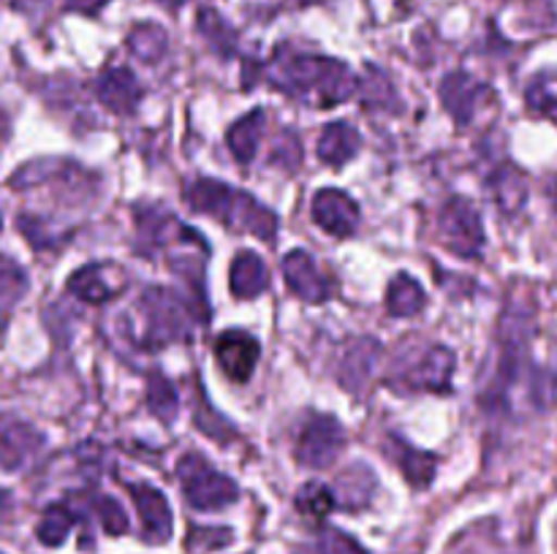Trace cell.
I'll return each mask as SVG.
<instances>
[{"instance_id": "cell-19", "label": "cell", "mask_w": 557, "mask_h": 554, "mask_svg": "<svg viewBox=\"0 0 557 554\" xmlns=\"http://www.w3.org/2000/svg\"><path fill=\"white\" fill-rule=\"evenodd\" d=\"M359 130L351 123H330L319 139V158L326 166H343L359 152Z\"/></svg>"}, {"instance_id": "cell-13", "label": "cell", "mask_w": 557, "mask_h": 554, "mask_svg": "<svg viewBox=\"0 0 557 554\" xmlns=\"http://www.w3.org/2000/svg\"><path fill=\"white\" fill-rule=\"evenodd\" d=\"M283 277H286L288 288H292L299 299H305V302L319 304L330 299V280L321 275L313 255L305 253V250H292V253L283 259Z\"/></svg>"}, {"instance_id": "cell-25", "label": "cell", "mask_w": 557, "mask_h": 554, "mask_svg": "<svg viewBox=\"0 0 557 554\" xmlns=\"http://www.w3.org/2000/svg\"><path fill=\"white\" fill-rule=\"evenodd\" d=\"M337 487H341L343 503H346L348 508H357V505L368 503V498H370V494H373L375 476H373V470H370V467L351 465L341 476Z\"/></svg>"}, {"instance_id": "cell-20", "label": "cell", "mask_w": 557, "mask_h": 554, "mask_svg": "<svg viewBox=\"0 0 557 554\" xmlns=\"http://www.w3.org/2000/svg\"><path fill=\"white\" fill-rule=\"evenodd\" d=\"M264 128H267V114L261 112V109L245 114V117H239L237 123L228 128V136H226L228 150H232V155L237 158L239 163L253 161L256 152H259L261 136H264Z\"/></svg>"}, {"instance_id": "cell-36", "label": "cell", "mask_w": 557, "mask_h": 554, "mask_svg": "<svg viewBox=\"0 0 557 554\" xmlns=\"http://www.w3.org/2000/svg\"><path fill=\"white\" fill-rule=\"evenodd\" d=\"M9 508H11L9 492H0V519H3V516L9 514Z\"/></svg>"}, {"instance_id": "cell-37", "label": "cell", "mask_w": 557, "mask_h": 554, "mask_svg": "<svg viewBox=\"0 0 557 554\" xmlns=\"http://www.w3.org/2000/svg\"><path fill=\"white\" fill-rule=\"evenodd\" d=\"M156 3L166 5V9H180V5H183L185 0H156Z\"/></svg>"}, {"instance_id": "cell-24", "label": "cell", "mask_w": 557, "mask_h": 554, "mask_svg": "<svg viewBox=\"0 0 557 554\" xmlns=\"http://www.w3.org/2000/svg\"><path fill=\"white\" fill-rule=\"evenodd\" d=\"M128 49L141 60V63H158L166 54L169 38L158 25H136L128 33Z\"/></svg>"}, {"instance_id": "cell-8", "label": "cell", "mask_w": 557, "mask_h": 554, "mask_svg": "<svg viewBox=\"0 0 557 554\" xmlns=\"http://www.w3.org/2000/svg\"><path fill=\"white\" fill-rule=\"evenodd\" d=\"M128 286V275L117 264H87L76 269L69 280V291L90 304H103L120 297Z\"/></svg>"}, {"instance_id": "cell-29", "label": "cell", "mask_w": 557, "mask_h": 554, "mask_svg": "<svg viewBox=\"0 0 557 554\" xmlns=\"http://www.w3.org/2000/svg\"><path fill=\"white\" fill-rule=\"evenodd\" d=\"M525 98L536 112L557 114V71H544V74L533 76Z\"/></svg>"}, {"instance_id": "cell-4", "label": "cell", "mask_w": 557, "mask_h": 554, "mask_svg": "<svg viewBox=\"0 0 557 554\" xmlns=\"http://www.w3.org/2000/svg\"><path fill=\"white\" fill-rule=\"evenodd\" d=\"M177 478L185 500L196 511H221L239 498L237 483L218 473L201 454L190 451L177 462Z\"/></svg>"}, {"instance_id": "cell-18", "label": "cell", "mask_w": 557, "mask_h": 554, "mask_svg": "<svg viewBox=\"0 0 557 554\" xmlns=\"http://www.w3.org/2000/svg\"><path fill=\"white\" fill-rule=\"evenodd\" d=\"M232 293L237 299H253L259 293L267 291L270 286V272H267V264L250 250H243V253L234 259L232 264Z\"/></svg>"}, {"instance_id": "cell-9", "label": "cell", "mask_w": 557, "mask_h": 554, "mask_svg": "<svg viewBox=\"0 0 557 554\" xmlns=\"http://www.w3.org/2000/svg\"><path fill=\"white\" fill-rule=\"evenodd\" d=\"M490 98H493V90L462 71H455L441 81V101L446 112L457 119V125H471V119L484 103H490Z\"/></svg>"}, {"instance_id": "cell-21", "label": "cell", "mask_w": 557, "mask_h": 554, "mask_svg": "<svg viewBox=\"0 0 557 554\" xmlns=\"http://www.w3.org/2000/svg\"><path fill=\"white\" fill-rule=\"evenodd\" d=\"M136 223H139V239L141 248L150 253V250L166 248L172 239H177L183 234L185 226H180L172 215L161 210H145L136 212Z\"/></svg>"}, {"instance_id": "cell-35", "label": "cell", "mask_w": 557, "mask_h": 554, "mask_svg": "<svg viewBox=\"0 0 557 554\" xmlns=\"http://www.w3.org/2000/svg\"><path fill=\"white\" fill-rule=\"evenodd\" d=\"M109 0H65V9L82 11V14H98L101 5H107Z\"/></svg>"}, {"instance_id": "cell-7", "label": "cell", "mask_w": 557, "mask_h": 554, "mask_svg": "<svg viewBox=\"0 0 557 554\" xmlns=\"http://www.w3.org/2000/svg\"><path fill=\"white\" fill-rule=\"evenodd\" d=\"M41 449L44 435L33 424L9 413L0 416V467L3 470H22L27 462L36 459Z\"/></svg>"}, {"instance_id": "cell-33", "label": "cell", "mask_w": 557, "mask_h": 554, "mask_svg": "<svg viewBox=\"0 0 557 554\" xmlns=\"http://www.w3.org/2000/svg\"><path fill=\"white\" fill-rule=\"evenodd\" d=\"M319 554H368V549L359 546L346 532L335 530V527H326L319 536Z\"/></svg>"}, {"instance_id": "cell-11", "label": "cell", "mask_w": 557, "mask_h": 554, "mask_svg": "<svg viewBox=\"0 0 557 554\" xmlns=\"http://www.w3.org/2000/svg\"><path fill=\"white\" fill-rule=\"evenodd\" d=\"M128 494L141 521V538L147 543H163L172 536V508L166 498L150 483H128Z\"/></svg>"}, {"instance_id": "cell-16", "label": "cell", "mask_w": 557, "mask_h": 554, "mask_svg": "<svg viewBox=\"0 0 557 554\" xmlns=\"http://www.w3.org/2000/svg\"><path fill=\"white\" fill-rule=\"evenodd\" d=\"M381 358V345L375 340H357L351 348L346 351L341 362V383L346 386L348 391H362L364 383L373 375L375 364Z\"/></svg>"}, {"instance_id": "cell-5", "label": "cell", "mask_w": 557, "mask_h": 554, "mask_svg": "<svg viewBox=\"0 0 557 554\" xmlns=\"http://www.w3.org/2000/svg\"><path fill=\"white\" fill-rule=\"evenodd\" d=\"M438 239L460 259H476L484 248V226L476 206L462 196L446 201L438 217Z\"/></svg>"}, {"instance_id": "cell-1", "label": "cell", "mask_w": 557, "mask_h": 554, "mask_svg": "<svg viewBox=\"0 0 557 554\" xmlns=\"http://www.w3.org/2000/svg\"><path fill=\"white\" fill-rule=\"evenodd\" d=\"M270 79L277 90L310 106L332 109L357 92L359 81L346 63L319 54H292L275 58L270 68Z\"/></svg>"}, {"instance_id": "cell-34", "label": "cell", "mask_w": 557, "mask_h": 554, "mask_svg": "<svg viewBox=\"0 0 557 554\" xmlns=\"http://www.w3.org/2000/svg\"><path fill=\"white\" fill-rule=\"evenodd\" d=\"M196 421H199L201 432L210 435V438H215V440H221V443H226V440L232 438V432H234V429L228 427V424L223 421V418L218 416V413L212 411L210 405H201V411H199V416H196Z\"/></svg>"}, {"instance_id": "cell-2", "label": "cell", "mask_w": 557, "mask_h": 554, "mask_svg": "<svg viewBox=\"0 0 557 554\" xmlns=\"http://www.w3.org/2000/svg\"><path fill=\"white\" fill-rule=\"evenodd\" d=\"M190 210L221 221L232 231H248L261 239H272L277 231V215L267 210L259 199L237 188H228L218 179H196L185 190Z\"/></svg>"}, {"instance_id": "cell-31", "label": "cell", "mask_w": 557, "mask_h": 554, "mask_svg": "<svg viewBox=\"0 0 557 554\" xmlns=\"http://www.w3.org/2000/svg\"><path fill=\"white\" fill-rule=\"evenodd\" d=\"M27 291V277L11 259L0 255V310H9Z\"/></svg>"}, {"instance_id": "cell-17", "label": "cell", "mask_w": 557, "mask_h": 554, "mask_svg": "<svg viewBox=\"0 0 557 554\" xmlns=\"http://www.w3.org/2000/svg\"><path fill=\"white\" fill-rule=\"evenodd\" d=\"M386 454L395 459V465L400 467L403 476H406L417 489L428 487V483L433 481L435 456L428 454V451L413 449L411 443H406V440H400L392 435V438L386 440Z\"/></svg>"}, {"instance_id": "cell-15", "label": "cell", "mask_w": 557, "mask_h": 554, "mask_svg": "<svg viewBox=\"0 0 557 554\" xmlns=\"http://www.w3.org/2000/svg\"><path fill=\"white\" fill-rule=\"evenodd\" d=\"M141 85L128 68H109L101 79L96 81V96L109 112L131 114L141 101Z\"/></svg>"}, {"instance_id": "cell-26", "label": "cell", "mask_w": 557, "mask_h": 554, "mask_svg": "<svg viewBox=\"0 0 557 554\" xmlns=\"http://www.w3.org/2000/svg\"><path fill=\"white\" fill-rule=\"evenodd\" d=\"M71 527H74V514L65 505L54 503L44 511L41 521L36 527V536L44 546H60L69 538Z\"/></svg>"}, {"instance_id": "cell-3", "label": "cell", "mask_w": 557, "mask_h": 554, "mask_svg": "<svg viewBox=\"0 0 557 554\" xmlns=\"http://www.w3.org/2000/svg\"><path fill=\"white\" fill-rule=\"evenodd\" d=\"M136 313L141 320V345L161 348L190 335L188 307L166 288H147L136 304Z\"/></svg>"}, {"instance_id": "cell-6", "label": "cell", "mask_w": 557, "mask_h": 554, "mask_svg": "<svg viewBox=\"0 0 557 554\" xmlns=\"http://www.w3.org/2000/svg\"><path fill=\"white\" fill-rule=\"evenodd\" d=\"M343 445H346V432L341 424L332 416H313L299 435L297 459L299 465L321 470L341 456Z\"/></svg>"}, {"instance_id": "cell-32", "label": "cell", "mask_w": 557, "mask_h": 554, "mask_svg": "<svg viewBox=\"0 0 557 554\" xmlns=\"http://www.w3.org/2000/svg\"><path fill=\"white\" fill-rule=\"evenodd\" d=\"M96 511H98V519H101V527L109 532V536H123V532L128 530V516H125L123 505H120L114 498H107V494H103V498L96 503Z\"/></svg>"}, {"instance_id": "cell-23", "label": "cell", "mask_w": 557, "mask_h": 554, "mask_svg": "<svg viewBox=\"0 0 557 554\" xmlns=\"http://www.w3.org/2000/svg\"><path fill=\"white\" fill-rule=\"evenodd\" d=\"M493 196L506 215H515V212H520L522 204H525V199H528V182H525V177H522L520 168H515V166L498 168V174H495V179H493Z\"/></svg>"}, {"instance_id": "cell-27", "label": "cell", "mask_w": 557, "mask_h": 554, "mask_svg": "<svg viewBox=\"0 0 557 554\" xmlns=\"http://www.w3.org/2000/svg\"><path fill=\"white\" fill-rule=\"evenodd\" d=\"M177 405L180 402L174 386L169 383L166 378H161V375H152L150 386H147V407H150L161 421L169 424L177 416Z\"/></svg>"}, {"instance_id": "cell-14", "label": "cell", "mask_w": 557, "mask_h": 554, "mask_svg": "<svg viewBox=\"0 0 557 554\" xmlns=\"http://www.w3.org/2000/svg\"><path fill=\"white\" fill-rule=\"evenodd\" d=\"M455 375V353L444 345H433L411 369L403 383L411 391H449Z\"/></svg>"}, {"instance_id": "cell-10", "label": "cell", "mask_w": 557, "mask_h": 554, "mask_svg": "<svg viewBox=\"0 0 557 554\" xmlns=\"http://www.w3.org/2000/svg\"><path fill=\"white\" fill-rule=\"evenodd\" d=\"M259 342L243 329H228L218 335L215 340V358L223 373L237 383H248L253 375L256 362H259Z\"/></svg>"}, {"instance_id": "cell-22", "label": "cell", "mask_w": 557, "mask_h": 554, "mask_svg": "<svg viewBox=\"0 0 557 554\" xmlns=\"http://www.w3.org/2000/svg\"><path fill=\"white\" fill-rule=\"evenodd\" d=\"M424 304H428L424 288L411 275H397L389 282V293H386L389 315H395V318H411V315L422 313Z\"/></svg>"}, {"instance_id": "cell-28", "label": "cell", "mask_w": 557, "mask_h": 554, "mask_svg": "<svg viewBox=\"0 0 557 554\" xmlns=\"http://www.w3.org/2000/svg\"><path fill=\"white\" fill-rule=\"evenodd\" d=\"M297 508L302 511L310 519H324L332 508H335V494H332L330 487L324 483H305L297 492Z\"/></svg>"}, {"instance_id": "cell-30", "label": "cell", "mask_w": 557, "mask_h": 554, "mask_svg": "<svg viewBox=\"0 0 557 554\" xmlns=\"http://www.w3.org/2000/svg\"><path fill=\"white\" fill-rule=\"evenodd\" d=\"M234 541V532L228 527H190L185 549L190 554H210L228 546Z\"/></svg>"}, {"instance_id": "cell-12", "label": "cell", "mask_w": 557, "mask_h": 554, "mask_svg": "<svg viewBox=\"0 0 557 554\" xmlns=\"http://www.w3.org/2000/svg\"><path fill=\"white\" fill-rule=\"evenodd\" d=\"M313 221L332 237H348L359 226V206L343 190L324 188L313 199Z\"/></svg>"}]
</instances>
